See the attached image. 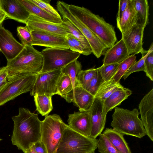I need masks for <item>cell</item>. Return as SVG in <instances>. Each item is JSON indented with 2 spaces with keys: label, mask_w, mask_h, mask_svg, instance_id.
<instances>
[{
  "label": "cell",
  "mask_w": 153,
  "mask_h": 153,
  "mask_svg": "<svg viewBox=\"0 0 153 153\" xmlns=\"http://www.w3.org/2000/svg\"><path fill=\"white\" fill-rule=\"evenodd\" d=\"M18 115L12 118L13 128L11 141L13 145L24 153L36 143L41 140L42 121L38 114L31 112L24 108H19Z\"/></svg>",
  "instance_id": "obj_1"
},
{
  "label": "cell",
  "mask_w": 153,
  "mask_h": 153,
  "mask_svg": "<svg viewBox=\"0 0 153 153\" xmlns=\"http://www.w3.org/2000/svg\"><path fill=\"white\" fill-rule=\"evenodd\" d=\"M68 6L71 13L96 35L107 48L115 43L117 39L115 27L103 17L83 7L68 4Z\"/></svg>",
  "instance_id": "obj_2"
},
{
  "label": "cell",
  "mask_w": 153,
  "mask_h": 153,
  "mask_svg": "<svg viewBox=\"0 0 153 153\" xmlns=\"http://www.w3.org/2000/svg\"><path fill=\"white\" fill-rule=\"evenodd\" d=\"M43 58L41 52L33 46H26L13 59L7 61V80L21 75L37 74L43 68Z\"/></svg>",
  "instance_id": "obj_3"
},
{
  "label": "cell",
  "mask_w": 153,
  "mask_h": 153,
  "mask_svg": "<svg viewBox=\"0 0 153 153\" xmlns=\"http://www.w3.org/2000/svg\"><path fill=\"white\" fill-rule=\"evenodd\" d=\"M138 109L132 111L118 107L115 108L111 126L113 129L124 135L141 138L146 135Z\"/></svg>",
  "instance_id": "obj_4"
},
{
  "label": "cell",
  "mask_w": 153,
  "mask_h": 153,
  "mask_svg": "<svg viewBox=\"0 0 153 153\" xmlns=\"http://www.w3.org/2000/svg\"><path fill=\"white\" fill-rule=\"evenodd\" d=\"M59 115L53 114L45 117L41 126V141L48 153H56L64 131L68 127Z\"/></svg>",
  "instance_id": "obj_5"
},
{
  "label": "cell",
  "mask_w": 153,
  "mask_h": 153,
  "mask_svg": "<svg viewBox=\"0 0 153 153\" xmlns=\"http://www.w3.org/2000/svg\"><path fill=\"white\" fill-rule=\"evenodd\" d=\"M97 139L81 134L68 126L65 130L56 153H90L97 149Z\"/></svg>",
  "instance_id": "obj_6"
},
{
  "label": "cell",
  "mask_w": 153,
  "mask_h": 153,
  "mask_svg": "<svg viewBox=\"0 0 153 153\" xmlns=\"http://www.w3.org/2000/svg\"><path fill=\"white\" fill-rule=\"evenodd\" d=\"M57 11L62 16L69 20L83 34L88 42L92 53L97 58L104 54L107 48L98 37L85 25L70 11L68 4L63 1H58L56 3Z\"/></svg>",
  "instance_id": "obj_7"
},
{
  "label": "cell",
  "mask_w": 153,
  "mask_h": 153,
  "mask_svg": "<svg viewBox=\"0 0 153 153\" xmlns=\"http://www.w3.org/2000/svg\"><path fill=\"white\" fill-rule=\"evenodd\" d=\"M36 77L37 74H24L7 81L0 91V106L22 94L30 92Z\"/></svg>",
  "instance_id": "obj_8"
},
{
  "label": "cell",
  "mask_w": 153,
  "mask_h": 153,
  "mask_svg": "<svg viewBox=\"0 0 153 153\" xmlns=\"http://www.w3.org/2000/svg\"><path fill=\"white\" fill-rule=\"evenodd\" d=\"M41 53L43 58V65L40 72L62 68L77 60L80 55L71 50L47 48Z\"/></svg>",
  "instance_id": "obj_9"
},
{
  "label": "cell",
  "mask_w": 153,
  "mask_h": 153,
  "mask_svg": "<svg viewBox=\"0 0 153 153\" xmlns=\"http://www.w3.org/2000/svg\"><path fill=\"white\" fill-rule=\"evenodd\" d=\"M61 68L40 72L37 74L34 85L30 94L47 95L52 96L57 94L56 85L61 73Z\"/></svg>",
  "instance_id": "obj_10"
},
{
  "label": "cell",
  "mask_w": 153,
  "mask_h": 153,
  "mask_svg": "<svg viewBox=\"0 0 153 153\" xmlns=\"http://www.w3.org/2000/svg\"><path fill=\"white\" fill-rule=\"evenodd\" d=\"M25 24L30 31H40L64 37L70 33L68 28L63 22L52 23L34 15H30Z\"/></svg>",
  "instance_id": "obj_11"
},
{
  "label": "cell",
  "mask_w": 153,
  "mask_h": 153,
  "mask_svg": "<svg viewBox=\"0 0 153 153\" xmlns=\"http://www.w3.org/2000/svg\"><path fill=\"white\" fill-rule=\"evenodd\" d=\"M24 46L14 37L12 33L0 25V51L7 61L14 58L22 50Z\"/></svg>",
  "instance_id": "obj_12"
},
{
  "label": "cell",
  "mask_w": 153,
  "mask_h": 153,
  "mask_svg": "<svg viewBox=\"0 0 153 153\" xmlns=\"http://www.w3.org/2000/svg\"><path fill=\"white\" fill-rule=\"evenodd\" d=\"M145 27L140 25H136L131 30L122 35V39L126 47L129 55H135L141 53L142 55L147 51L143 47V39Z\"/></svg>",
  "instance_id": "obj_13"
},
{
  "label": "cell",
  "mask_w": 153,
  "mask_h": 153,
  "mask_svg": "<svg viewBox=\"0 0 153 153\" xmlns=\"http://www.w3.org/2000/svg\"><path fill=\"white\" fill-rule=\"evenodd\" d=\"M30 32L32 37V46L69 49L65 37L40 31H31Z\"/></svg>",
  "instance_id": "obj_14"
},
{
  "label": "cell",
  "mask_w": 153,
  "mask_h": 153,
  "mask_svg": "<svg viewBox=\"0 0 153 153\" xmlns=\"http://www.w3.org/2000/svg\"><path fill=\"white\" fill-rule=\"evenodd\" d=\"M139 108L146 135L153 141V88L142 99Z\"/></svg>",
  "instance_id": "obj_15"
},
{
  "label": "cell",
  "mask_w": 153,
  "mask_h": 153,
  "mask_svg": "<svg viewBox=\"0 0 153 153\" xmlns=\"http://www.w3.org/2000/svg\"><path fill=\"white\" fill-rule=\"evenodd\" d=\"M103 101L95 98L90 110L91 119V130L90 137L96 139L104 129L106 123V114L104 107Z\"/></svg>",
  "instance_id": "obj_16"
},
{
  "label": "cell",
  "mask_w": 153,
  "mask_h": 153,
  "mask_svg": "<svg viewBox=\"0 0 153 153\" xmlns=\"http://www.w3.org/2000/svg\"><path fill=\"white\" fill-rule=\"evenodd\" d=\"M64 98L68 102H72L80 112L89 111L95 99L93 95L81 86L75 87Z\"/></svg>",
  "instance_id": "obj_17"
},
{
  "label": "cell",
  "mask_w": 153,
  "mask_h": 153,
  "mask_svg": "<svg viewBox=\"0 0 153 153\" xmlns=\"http://www.w3.org/2000/svg\"><path fill=\"white\" fill-rule=\"evenodd\" d=\"M67 121L68 126L71 129L84 136L90 137L91 130L90 110L69 114Z\"/></svg>",
  "instance_id": "obj_18"
},
{
  "label": "cell",
  "mask_w": 153,
  "mask_h": 153,
  "mask_svg": "<svg viewBox=\"0 0 153 153\" xmlns=\"http://www.w3.org/2000/svg\"><path fill=\"white\" fill-rule=\"evenodd\" d=\"M1 9L8 18L25 24L30 15L18 0H1Z\"/></svg>",
  "instance_id": "obj_19"
},
{
  "label": "cell",
  "mask_w": 153,
  "mask_h": 153,
  "mask_svg": "<svg viewBox=\"0 0 153 153\" xmlns=\"http://www.w3.org/2000/svg\"><path fill=\"white\" fill-rule=\"evenodd\" d=\"M104 54L102 65H103L120 63L130 55L122 38L107 50Z\"/></svg>",
  "instance_id": "obj_20"
},
{
  "label": "cell",
  "mask_w": 153,
  "mask_h": 153,
  "mask_svg": "<svg viewBox=\"0 0 153 153\" xmlns=\"http://www.w3.org/2000/svg\"><path fill=\"white\" fill-rule=\"evenodd\" d=\"M117 26L122 35L136 25L133 9V0H129L127 8L121 17L116 18Z\"/></svg>",
  "instance_id": "obj_21"
},
{
  "label": "cell",
  "mask_w": 153,
  "mask_h": 153,
  "mask_svg": "<svg viewBox=\"0 0 153 153\" xmlns=\"http://www.w3.org/2000/svg\"><path fill=\"white\" fill-rule=\"evenodd\" d=\"M132 93L130 89L123 86L117 89L103 102L105 113L107 114L108 111L120 105Z\"/></svg>",
  "instance_id": "obj_22"
},
{
  "label": "cell",
  "mask_w": 153,
  "mask_h": 153,
  "mask_svg": "<svg viewBox=\"0 0 153 153\" xmlns=\"http://www.w3.org/2000/svg\"><path fill=\"white\" fill-rule=\"evenodd\" d=\"M102 134L120 153H132L123 134L111 128H106Z\"/></svg>",
  "instance_id": "obj_23"
},
{
  "label": "cell",
  "mask_w": 153,
  "mask_h": 153,
  "mask_svg": "<svg viewBox=\"0 0 153 153\" xmlns=\"http://www.w3.org/2000/svg\"><path fill=\"white\" fill-rule=\"evenodd\" d=\"M133 7L137 25L145 28L149 23V5L147 0H133Z\"/></svg>",
  "instance_id": "obj_24"
},
{
  "label": "cell",
  "mask_w": 153,
  "mask_h": 153,
  "mask_svg": "<svg viewBox=\"0 0 153 153\" xmlns=\"http://www.w3.org/2000/svg\"><path fill=\"white\" fill-rule=\"evenodd\" d=\"M30 15H34L46 21L55 23H63L62 19L55 18L49 14L30 0H18Z\"/></svg>",
  "instance_id": "obj_25"
},
{
  "label": "cell",
  "mask_w": 153,
  "mask_h": 153,
  "mask_svg": "<svg viewBox=\"0 0 153 153\" xmlns=\"http://www.w3.org/2000/svg\"><path fill=\"white\" fill-rule=\"evenodd\" d=\"M33 96L36 111L42 116L48 115L53 108L52 96L38 94Z\"/></svg>",
  "instance_id": "obj_26"
},
{
  "label": "cell",
  "mask_w": 153,
  "mask_h": 153,
  "mask_svg": "<svg viewBox=\"0 0 153 153\" xmlns=\"http://www.w3.org/2000/svg\"><path fill=\"white\" fill-rule=\"evenodd\" d=\"M122 86L120 83H116L112 79L102 82L96 94L95 98L100 99L103 101L114 91Z\"/></svg>",
  "instance_id": "obj_27"
},
{
  "label": "cell",
  "mask_w": 153,
  "mask_h": 153,
  "mask_svg": "<svg viewBox=\"0 0 153 153\" xmlns=\"http://www.w3.org/2000/svg\"><path fill=\"white\" fill-rule=\"evenodd\" d=\"M56 88L57 94L63 98L74 88L69 76L62 72L57 82Z\"/></svg>",
  "instance_id": "obj_28"
},
{
  "label": "cell",
  "mask_w": 153,
  "mask_h": 153,
  "mask_svg": "<svg viewBox=\"0 0 153 153\" xmlns=\"http://www.w3.org/2000/svg\"><path fill=\"white\" fill-rule=\"evenodd\" d=\"M82 68L80 62L77 59L61 68L62 73L68 75L70 77L74 88L75 87L77 75L82 70Z\"/></svg>",
  "instance_id": "obj_29"
},
{
  "label": "cell",
  "mask_w": 153,
  "mask_h": 153,
  "mask_svg": "<svg viewBox=\"0 0 153 153\" xmlns=\"http://www.w3.org/2000/svg\"><path fill=\"white\" fill-rule=\"evenodd\" d=\"M136 58L135 55H130L120 63L116 73L111 79L116 83H120V79L124 74L131 66L136 62Z\"/></svg>",
  "instance_id": "obj_30"
},
{
  "label": "cell",
  "mask_w": 153,
  "mask_h": 153,
  "mask_svg": "<svg viewBox=\"0 0 153 153\" xmlns=\"http://www.w3.org/2000/svg\"><path fill=\"white\" fill-rule=\"evenodd\" d=\"M66 40L69 49L84 55L88 56L92 53L84 46L81 42L70 33H68L65 36Z\"/></svg>",
  "instance_id": "obj_31"
},
{
  "label": "cell",
  "mask_w": 153,
  "mask_h": 153,
  "mask_svg": "<svg viewBox=\"0 0 153 153\" xmlns=\"http://www.w3.org/2000/svg\"><path fill=\"white\" fill-rule=\"evenodd\" d=\"M97 69V68L93 67L80 71L76 76L75 87L81 86L85 89L94 76Z\"/></svg>",
  "instance_id": "obj_32"
},
{
  "label": "cell",
  "mask_w": 153,
  "mask_h": 153,
  "mask_svg": "<svg viewBox=\"0 0 153 153\" xmlns=\"http://www.w3.org/2000/svg\"><path fill=\"white\" fill-rule=\"evenodd\" d=\"M62 20L63 23L68 28L70 33L79 40L85 47L92 51L88 42L81 32L67 19L63 18Z\"/></svg>",
  "instance_id": "obj_33"
},
{
  "label": "cell",
  "mask_w": 153,
  "mask_h": 153,
  "mask_svg": "<svg viewBox=\"0 0 153 153\" xmlns=\"http://www.w3.org/2000/svg\"><path fill=\"white\" fill-rule=\"evenodd\" d=\"M152 52H153V43H152L146 53L142 54V58L131 66L123 75V77L124 80H126L130 74L134 72L142 71H144L145 60L148 55Z\"/></svg>",
  "instance_id": "obj_34"
},
{
  "label": "cell",
  "mask_w": 153,
  "mask_h": 153,
  "mask_svg": "<svg viewBox=\"0 0 153 153\" xmlns=\"http://www.w3.org/2000/svg\"><path fill=\"white\" fill-rule=\"evenodd\" d=\"M97 139V148L100 153H120L102 133Z\"/></svg>",
  "instance_id": "obj_35"
},
{
  "label": "cell",
  "mask_w": 153,
  "mask_h": 153,
  "mask_svg": "<svg viewBox=\"0 0 153 153\" xmlns=\"http://www.w3.org/2000/svg\"><path fill=\"white\" fill-rule=\"evenodd\" d=\"M120 64H113L105 65H102L98 68L102 77V83L112 79L116 73Z\"/></svg>",
  "instance_id": "obj_36"
},
{
  "label": "cell",
  "mask_w": 153,
  "mask_h": 153,
  "mask_svg": "<svg viewBox=\"0 0 153 153\" xmlns=\"http://www.w3.org/2000/svg\"><path fill=\"white\" fill-rule=\"evenodd\" d=\"M32 3L40 7L50 15L59 19H62L59 12L50 3V1L30 0Z\"/></svg>",
  "instance_id": "obj_37"
},
{
  "label": "cell",
  "mask_w": 153,
  "mask_h": 153,
  "mask_svg": "<svg viewBox=\"0 0 153 153\" xmlns=\"http://www.w3.org/2000/svg\"><path fill=\"white\" fill-rule=\"evenodd\" d=\"M17 30V36L24 47L32 46V36L30 31L26 26L18 27Z\"/></svg>",
  "instance_id": "obj_38"
},
{
  "label": "cell",
  "mask_w": 153,
  "mask_h": 153,
  "mask_svg": "<svg viewBox=\"0 0 153 153\" xmlns=\"http://www.w3.org/2000/svg\"><path fill=\"white\" fill-rule=\"evenodd\" d=\"M102 83V77L98 68L85 90L94 96Z\"/></svg>",
  "instance_id": "obj_39"
},
{
  "label": "cell",
  "mask_w": 153,
  "mask_h": 153,
  "mask_svg": "<svg viewBox=\"0 0 153 153\" xmlns=\"http://www.w3.org/2000/svg\"><path fill=\"white\" fill-rule=\"evenodd\" d=\"M145 70L146 75L150 79L153 80V52L146 57L144 62Z\"/></svg>",
  "instance_id": "obj_40"
},
{
  "label": "cell",
  "mask_w": 153,
  "mask_h": 153,
  "mask_svg": "<svg viewBox=\"0 0 153 153\" xmlns=\"http://www.w3.org/2000/svg\"><path fill=\"white\" fill-rule=\"evenodd\" d=\"M32 147L36 153H48L45 145L41 140L36 143Z\"/></svg>",
  "instance_id": "obj_41"
},
{
  "label": "cell",
  "mask_w": 153,
  "mask_h": 153,
  "mask_svg": "<svg viewBox=\"0 0 153 153\" xmlns=\"http://www.w3.org/2000/svg\"><path fill=\"white\" fill-rule=\"evenodd\" d=\"M129 0H119L118 11L117 18H120L125 10L128 4Z\"/></svg>",
  "instance_id": "obj_42"
},
{
  "label": "cell",
  "mask_w": 153,
  "mask_h": 153,
  "mask_svg": "<svg viewBox=\"0 0 153 153\" xmlns=\"http://www.w3.org/2000/svg\"><path fill=\"white\" fill-rule=\"evenodd\" d=\"M8 72L6 66L0 68V83L7 80Z\"/></svg>",
  "instance_id": "obj_43"
},
{
  "label": "cell",
  "mask_w": 153,
  "mask_h": 153,
  "mask_svg": "<svg viewBox=\"0 0 153 153\" xmlns=\"http://www.w3.org/2000/svg\"><path fill=\"white\" fill-rule=\"evenodd\" d=\"M7 17V16L4 12L0 8V25Z\"/></svg>",
  "instance_id": "obj_44"
},
{
  "label": "cell",
  "mask_w": 153,
  "mask_h": 153,
  "mask_svg": "<svg viewBox=\"0 0 153 153\" xmlns=\"http://www.w3.org/2000/svg\"><path fill=\"white\" fill-rule=\"evenodd\" d=\"M24 153H36L32 147L28 149Z\"/></svg>",
  "instance_id": "obj_45"
},
{
  "label": "cell",
  "mask_w": 153,
  "mask_h": 153,
  "mask_svg": "<svg viewBox=\"0 0 153 153\" xmlns=\"http://www.w3.org/2000/svg\"><path fill=\"white\" fill-rule=\"evenodd\" d=\"M7 82V80H6L5 82L0 83V91L4 87L6 84Z\"/></svg>",
  "instance_id": "obj_46"
},
{
  "label": "cell",
  "mask_w": 153,
  "mask_h": 153,
  "mask_svg": "<svg viewBox=\"0 0 153 153\" xmlns=\"http://www.w3.org/2000/svg\"><path fill=\"white\" fill-rule=\"evenodd\" d=\"M1 0H0V8H1Z\"/></svg>",
  "instance_id": "obj_47"
},
{
  "label": "cell",
  "mask_w": 153,
  "mask_h": 153,
  "mask_svg": "<svg viewBox=\"0 0 153 153\" xmlns=\"http://www.w3.org/2000/svg\"><path fill=\"white\" fill-rule=\"evenodd\" d=\"M2 140V139L0 138V141Z\"/></svg>",
  "instance_id": "obj_48"
},
{
  "label": "cell",
  "mask_w": 153,
  "mask_h": 153,
  "mask_svg": "<svg viewBox=\"0 0 153 153\" xmlns=\"http://www.w3.org/2000/svg\"><path fill=\"white\" fill-rule=\"evenodd\" d=\"M95 153V152H91V153Z\"/></svg>",
  "instance_id": "obj_49"
}]
</instances>
